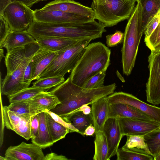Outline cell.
<instances>
[{
  "mask_svg": "<svg viewBox=\"0 0 160 160\" xmlns=\"http://www.w3.org/2000/svg\"><path fill=\"white\" fill-rule=\"evenodd\" d=\"M95 132V129L93 124H91L88 126L85 130L83 135L92 136Z\"/></svg>",
  "mask_w": 160,
  "mask_h": 160,
  "instance_id": "cell-46",
  "label": "cell"
},
{
  "mask_svg": "<svg viewBox=\"0 0 160 160\" xmlns=\"http://www.w3.org/2000/svg\"><path fill=\"white\" fill-rule=\"evenodd\" d=\"M34 115H30L23 118L13 131L27 140L31 138V122Z\"/></svg>",
  "mask_w": 160,
  "mask_h": 160,
  "instance_id": "cell-34",
  "label": "cell"
},
{
  "mask_svg": "<svg viewBox=\"0 0 160 160\" xmlns=\"http://www.w3.org/2000/svg\"><path fill=\"white\" fill-rule=\"evenodd\" d=\"M130 118L148 122L155 121L137 108L123 103H109L108 118Z\"/></svg>",
  "mask_w": 160,
  "mask_h": 160,
  "instance_id": "cell-16",
  "label": "cell"
},
{
  "mask_svg": "<svg viewBox=\"0 0 160 160\" xmlns=\"http://www.w3.org/2000/svg\"><path fill=\"white\" fill-rule=\"evenodd\" d=\"M124 33L119 31H116L113 34L106 36V44L108 47H114L123 42Z\"/></svg>",
  "mask_w": 160,
  "mask_h": 160,
  "instance_id": "cell-37",
  "label": "cell"
},
{
  "mask_svg": "<svg viewBox=\"0 0 160 160\" xmlns=\"http://www.w3.org/2000/svg\"><path fill=\"white\" fill-rule=\"evenodd\" d=\"M47 91L32 86L25 88L13 95L7 96L10 103L31 99L37 94Z\"/></svg>",
  "mask_w": 160,
  "mask_h": 160,
  "instance_id": "cell-30",
  "label": "cell"
},
{
  "mask_svg": "<svg viewBox=\"0 0 160 160\" xmlns=\"http://www.w3.org/2000/svg\"><path fill=\"white\" fill-rule=\"evenodd\" d=\"M58 52L39 48L31 60L32 81L39 79L40 75L51 62Z\"/></svg>",
  "mask_w": 160,
  "mask_h": 160,
  "instance_id": "cell-17",
  "label": "cell"
},
{
  "mask_svg": "<svg viewBox=\"0 0 160 160\" xmlns=\"http://www.w3.org/2000/svg\"><path fill=\"white\" fill-rule=\"evenodd\" d=\"M135 0L137 2V0Z\"/></svg>",
  "mask_w": 160,
  "mask_h": 160,
  "instance_id": "cell-53",
  "label": "cell"
},
{
  "mask_svg": "<svg viewBox=\"0 0 160 160\" xmlns=\"http://www.w3.org/2000/svg\"><path fill=\"white\" fill-rule=\"evenodd\" d=\"M39 47L36 43L17 48L7 52L5 63L7 73L2 82L1 92L8 96L29 86L23 82L25 69Z\"/></svg>",
  "mask_w": 160,
  "mask_h": 160,
  "instance_id": "cell-2",
  "label": "cell"
},
{
  "mask_svg": "<svg viewBox=\"0 0 160 160\" xmlns=\"http://www.w3.org/2000/svg\"><path fill=\"white\" fill-rule=\"evenodd\" d=\"M144 135L126 136L127 140L126 143L122 148L126 150L152 155L145 142Z\"/></svg>",
  "mask_w": 160,
  "mask_h": 160,
  "instance_id": "cell-22",
  "label": "cell"
},
{
  "mask_svg": "<svg viewBox=\"0 0 160 160\" xmlns=\"http://www.w3.org/2000/svg\"><path fill=\"white\" fill-rule=\"evenodd\" d=\"M88 105V104H84L82 105L75 111L73 113L78 112L81 111L86 115L90 114L91 113V108Z\"/></svg>",
  "mask_w": 160,
  "mask_h": 160,
  "instance_id": "cell-45",
  "label": "cell"
},
{
  "mask_svg": "<svg viewBox=\"0 0 160 160\" xmlns=\"http://www.w3.org/2000/svg\"><path fill=\"white\" fill-rule=\"evenodd\" d=\"M2 112L3 121L5 126L7 128L13 131L23 118L31 115L11 111L8 109L7 106L2 107Z\"/></svg>",
  "mask_w": 160,
  "mask_h": 160,
  "instance_id": "cell-29",
  "label": "cell"
},
{
  "mask_svg": "<svg viewBox=\"0 0 160 160\" xmlns=\"http://www.w3.org/2000/svg\"><path fill=\"white\" fill-rule=\"evenodd\" d=\"M0 159L1 160H6V158H5V157H3L1 156L0 157Z\"/></svg>",
  "mask_w": 160,
  "mask_h": 160,
  "instance_id": "cell-50",
  "label": "cell"
},
{
  "mask_svg": "<svg viewBox=\"0 0 160 160\" xmlns=\"http://www.w3.org/2000/svg\"><path fill=\"white\" fill-rule=\"evenodd\" d=\"M68 123H71L78 130V133L82 135L86 128L91 124L93 125L91 113L86 115L81 111L72 114L68 119Z\"/></svg>",
  "mask_w": 160,
  "mask_h": 160,
  "instance_id": "cell-27",
  "label": "cell"
},
{
  "mask_svg": "<svg viewBox=\"0 0 160 160\" xmlns=\"http://www.w3.org/2000/svg\"><path fill=\"white\" fill-rule=\"evenodd\" d=\"M47 0H12V1L21 2L28 7L31 8L34 4L40 2L46 1Z\"/></svg>",
  "mask_w": 160,
  "mask_h": 160,
  "instance_id": "cell-44",
  "label": "cell"
},
{
  "mask_svg": "<svg viewBox=\"0 0 160 160\" xmlns=\"http://www.w3.org/2000/svg\"><path fill=\"white\" fill-rule=\"evenodd\" d=\"M122 136L145 135L160 128V123L130 118H118Z\"/></svg>",
  "mask_w": 160,
  "mask_h": 160,
  "instance_id": "cell-13",
  "label": "cell"
},
{
  "mask_svg": "<svg viewBox=\"0 0 160 160\" xmlns=\"http://www.w3.org/2000/svg\"><path fill=\"white\" fill-rule=\"evenodd\" d=\"M160 15V10H159V11L158 12Z\"/></svg>",
  "mask_w": 160,
  "mask_h": 160,
  "instance_id": "cell-51",
  "label": "cell"
},
{
  "mask_svg": "<svg viewBox=\"0 0 160 160\" xmlns=\"http://www.w3.org/2000/svg\"><path fill=\"white\" fill-rule=\"evenodd\" d=\"M116 88V84L113 83L96 88H86L73 83L69 76L50 91L60 102L50 111L68 123L69 117L78 109L84 104H92L112 94Z\"/></svg>",
  "mask_w": 160,
  "mask_h": 160,
  "instance_id": "cell-1",
  "label": "cell"
},
{
  "mask_svg": "<svg viewBox=\"0 0 160 160\" xmlns=\"http://www.w3.org/2000/svg\"><path fill=\"white\" fill-rule=\"evenodd\" d=\"M41 9L48 10H58L79 15L94 17L91 8L84 6L74 0H53Z\"/></svg>",
  "mask_w": 160,
  "mask_h": 160,
  "instance_id": "cell-15",
  "label": "cell"
},
{
  "mask_svg": "<svg viewBox=\"0 0 160 160\" xmlns=\"http://www.w3.org/2000/svg\"><path fill=\"white\" fill-rule=\"evenodd\" d=\"M142 6L143 29L160 10V0H137Z\"/></svg>",
  "mask_w": 160,
  "mask_h": 160,
  "instance_id": "cell-24",
  "label": "cell"
},
{
  "mask_svg": "<svg viewBox=\"0 0 160 160\" xmlns=\"http://www.w3.org/2000/svg\"><path fill=\"white\" fill-rule=\"evenodd\" d=\"M39 127V118L38 114L34 115L31 121V139L36 138L38 134Z\"/></svg>",
  "mask_w": 160,
  "mask_h": 160,
  "instance_id": "cell-41",
  "label": "cell"
},
{
  "mask_svg": "<svg viewBox=\"0 0 160 160\" xmlns=\"http://www.w3.org/2000/svg\"><path fill=\"white\" fill-rule=\"evenodd\" d=\"M108 96L101 98L92 104L91 113L95 134L103 131L104 124L108 118L109 103Z\"/></svg>",
  "mask_w": 160,
  "mask_h": 160,
  "instance_id": "cell-18",
  "label": "cell"
},
{
  "mask_svg": "<svg viewBox=\"0 0 160 160\" xmlns=\"http://www.w3.org/2000/svg\"><path fill=\"white\" fill-rule=\"evenodd\" d=\"M68 0L73 1V0Z\"/></svg>",
  "mask_w": 160,
  "mask_h": 160,
  "instance_id": "cell-52",
  "label": "cell"
},
{
  "mask_svg": "<svg viewBox=\"0 0 160 160\" xmlns=\"http://www.w3.org/2000/svg\"><path fill=\"white\" fill-rule=\"evenodd\" d=\"M0 61H1L2 58L4 57L3 53V50L2 48H0Z\"/></svg>",
  "mask_w": 160,
  "mask_h": 160,
  "instance_id": "cell-49",
  "label": "cell"
},
{
  "mask_svg": "<svg viewBox=\"0 0 160 160\" xmlns=\"http://www.w3.org/2000/svg\"><path fill=\"white\" fill-rule=\"evenodd\" d=\"M0 47L11 32L8 25L2 15L0 16Z\"/></svg>",
  "mask_w": 160,
  "mask_h": 160,
  "instance_id": "cell-39",
  "label": "cell"
},
{
  "mask_svg": "<svg viewBox=\"0 0 160 160\" xmlns=\"http://www.w3.org/2000/svg\"><path fill=\"white\" fill-rule=\"evenodd\" d=\"M92 40H80L70 47L58 52L41 73L39 79L53 76L64 77L73 69L82 54L85 48Z\"/></svg>",
  "mask_w": 160,
  "mask_h": 160,
  "instance_id": "cell-7",
  "label": "cell"
},
{
  "mask_svg": "<svg viewBox=\"0 0 160 160\" xmlns=\"http://www.w3.org/2000/svg\"><path fill=\"white\" fill-rule=\"evenodd\" d=\"M35 40L39 48L57 52L65 49L80 40L57 37H41Z\"/></svg>",
  "mask_w": 160,
  "mask_h": 160,
  "instance_id": "cell-20",
  "label": "cell"
},
{
  "mask_svg": "<svg viewBox=\"0 0 160 160\" xmlns=\"http://www.w3.org/2000/svg\"><path fill=\"white\" fill-rule=\"evenodd\" d=\"M12 2V0H0V16L4 9Z\"/></svg>",
  "mask_w": 160,
  "mask_h": 160,
  "instance_id": "cell-47",
  "label": "cell"
},
{
  "mask_svg": "<svg viewBox=\"0 0 160 160\" xmlns=\"http://www.w3.org/2000/svg\"><path fill=\"white\" fill-rule=\"evenodd\" d=\"M153 157L154 160H160V152Z\"/></svg>",
  "mask_w": 160,
  "mask_h": 160,
  "instance_id": "cell-48",
  "label": "cell"
},
{
  "mask_svg": "<svg viewBox=\"0 0 160 160\" xmlns=\"http://www.w3.org/2000/svg\"><path fill=\"white\" fill-rule=\"evenodd\" d=\"M111 51L101 42L89 43L69 76L72 82L82 87L91 77L106 72L110 65Z\"/></svg>",
  "mask_w": 160,
  "mask_h": 160,
  "instance_id": "cell-3",
  "label": "cell"
},
{
  "mask_svg": "<svg viewBox=\"0 0 160 160\" xmlns=\"http://www.w3.org/2000/svg\"><path fill=\"white\" fill-rule=\"evenodd\" d=\"M31 101L44 110L50 111L60 103L57 97L50 92L43 91L34 96Z\"/></svg>",
  "mask_w": 160,
  "mask_h": 160,
  "instance_id": "cell-23",
  "label": "cell"
},
{
  "mask_svg": "<svg viewBox=\"0 0 160 160\" xmlns=\"http://www.w3.org/2000/svg\"><path fill=\"white\" fill-rule=\"evenodd\" d=\"M36 40L27 31L11 32L0 47L6 48L7 52L15 48L36 43Z\"/></svg>",
  "mask_w": 160,
  "mask_h": 160,
  "instance_id": "cell-19",
  "label": "cell"
},
{
  "mask_svg": "<svg viewBox=\"0 0 160 160\" xmlns=\"http://www.w3.org/2000/svg\"><path fill=\"white\" fill-rule=\"evenodd\" d=\"M45 112L48 113L55 121L69 129L70 132H76L78 133V130L73 126L71 123L66 122L60 117L50 111L45 110Z\"/></svg>",
  "mask_w": 160,
  "mask_h": 160,
  "instance_id": "cell-40",
  "label": "cell"
},
{
  "mask_svg": "<svg viewBox=\"0 0 160 160\" xmlns=\"http://www.w3.org/2000/svg\"><path fill=\"white\" fill-rule=\"evenodd\" d=\"M94 141L95 152L94 160H107L108 146L105 134L99 132L96 134Z\"/></svg>",
  "mask_w": 160,
  "mask_h": 160,
  "instance_id": "cell-28",
  "label": "cell"
},
{
  "mask_svg": "<svg viewBox=\"0 0 160 160\" xmlns=\"http://www.w3.org/2000/svg\"><path fill=\"white\" fill-rule=\"evenodd\" d=\"M8 107L9 110L14 112L31 115L45 112L32 102L31 99L10 103Z\"/></svg>",
  "mask_w": 160,
  "mask_h": 160,
  "instance_id": "cell-25",
  "label": "cell"
},
{
  "mask_svg": "<svg viewBox=\"0 0 160 160\" xmlns=\"http://www.w3.org/2000/svg\"><path fill=\"white\" fill-rule=\"evenodd\" d=\"M42 148L32 143L23 142L16 146H11L5 151L6 160H43Z\"/></svg>",
  "mask_w": 160,
  "mask_h": 160,
  "instance_id": "cell-12",
  "label": "cell"
},
{
  "mask_svg": "<svg viewBox=\"0 0 160 160\" xmlns=\"http://www.w3.org/2000/svg\"><path fill=\"white\" fill-rule=\"evenodd\" d=\"M126 27L121 48L122 62L123 74L129 75L135 63L138 48L144 33L142 6L138 1Z\"/></svg>",
  "mask_w": 160,
  "mask_h": 160,
  "instance_id": "cell-4",
  "label": "cell"
},
{
  "mask_svg": "<svg viewBox=\"0 0 160 160\" xmlns=\"http://www.w3.org/2000/svg\"><path fill=\"white\" fill-rule=\"evenodd\" d=\"M46 113L50 135L55 143L65 138L66 135L70 132V130L68 128L55 121L48 113L46 112Z\"/></svg>",
  "mask_w": 160,
  "mask_h": 160,
  "instance_id": "cell-26",
  "label": "cell"
},
{
  "mask_svg": "<svg viewBox=\"0 0 160 160\" xmlns=\"http://www.w3.org/2000/svg\"><path fill=\"white\" fill-rule=\"evenodd\" d=\"M68 159L65 156L62 155H58L57 154L51 152L44 156L43 160H68Z\"/></svg>",
  "mask_w": 160,
  "mask_h": 160,
  "instance_id": "cell-43",
  "label": "cell"
},
{
  "mask_svg": "<svg viewBox=\"0 0 160 160\" xmlns=\"http://www.w3.org/2000/svg\"><path fill=\"white\" fill-rule=\"evenodd\" d=\"M135 0H92L91 7L95 19L110 27L129 19L134 8Z\"/></svg>",
  "mask_w": 160,
  "mask_h": 160,
  "instance_id": "cell-6",
  "label": "cell"
},
{
  "mask_svg": "<svg viewBox=\"0 0 160 160\" xmlns=\"http://www.w3.org/2000/svg\"><path fill=\"white\" fill-rule=\"evenodd\" d=\"M38 115L39 122L38 134L36 138L31 139L32 142L45 148L52 145L54 142L50 135L46 112H42Z\"/></svg>",
  "mask_w": 160,
  "mask_h": 160,
  "instance_id": "cell-21",
  "label": "cell"
},
{
  "mask_svg": "<svg viewBox=\"0 0 160 160\" xmlns=\"http://www.w3.org/2000/svg\"><path fill=\"white\" fill-rule=\"evenodd\" d=\"M64 77H50L40 78L32 83V86L41 88L47 91L61 84L65 81Z\"/></svg>",
  "mask_w": 160,
  "mask_h": 160,
  "instance_id": "cell-32",
  "label": "cell"
},
{
  "mask_svg": "<svg viewBox=\"0 0 160 160\" xmlns=\"http://www.w3.org/2000/svg\"><path fill=\"white\" fill-rule=\"evenodd\" d=\"M160 23V15L158 13L148 23L144 29L145 38L149 36Z\"/></svg>",
  "mask_w": 160,
  "mask_h": 160,
  "instance_id": "cell-38",
  "label": "cell"
},
{
  "mask_svg": "<svg viewBox=\"0 0 160 160\" xmlns=\"http://www.w3.org/2000/svg\"><path fill=\"white\" fill-rule=\"evenodd\" d=\"M108 97L109 103H123L131 106L160 123V107L148 104L132 94L122 92H113Z\"/></svg>",
  "mask_w": 160,
  "mask_h": 160,
  "instance_id": "cell-11",
  "label": "cell"
},
{
  "mask_svg": "<svg viewBox=\"0 0 160 160\" xmlns=\"http://www.w3.org/2000/svg\"><path fill=\"white\" fill-rule=\"evenodd\" d=\"M104 132L108 146L107 160L116 154L121 140L123 137L118 118H108L104 126Z\"/></svg>",
  "mask_w": 160,
  "mask_h": 160,
  "instance_id": "cell-14",
  "label": "cell"
},
{
  "mask_svg": "<svg viewBox=\"0 0 160 160\" xmlns=\"http://www.w3.org/2000/svg\"><path fill=\"white\" fill-rule=\"evenodd\" d=\"M1 15L11 32L27 31L34 21V11L18 2H12L4 9Z\"/></svg>",
  "mask_w": 160,
  "mask_h": 160,
  "instance_id": "cell-8",
  "label": "cell"
},
{
  "mask_svg": "<svg viewBox=\"0 0 160 160\" xmlns=\"http://www.w3.org/2000/svg\"><path fill=\"white\" fill-rule=\"evenodd\" d=\"M149 77L146 84L147 101L160 104V52H151L148 58Z\"/></svg>",
  "mask_w": 160,
  "mask_h": 160,
  "instance_id": "cell-9",
  "label": "cell"
},
{
  "mask_svg": "<svg viewBox=\"0 0 160 160\" xmlns=\"http://www.w3.org/2000/svg\"><path fill=\"white\" fill-rule=\"evenodd\" d=\"M34 20L52 23L85 22L95 20L94 17L79 15L58 10L36 9L34 10Z\"/></svg>",
  "mask_w": 160,
  "mask_h": 160,
  "instance_id": "cell-10",
  "label": "cell"
},
{
  "mask_svg": "<svg viewBox=\"0 0 160 160\" xmlns=\"http://www.w3.org/2000/svg\"><path fill=\"white\" fill-rule=\"evenodd\" d=\"M117 160H152V156L119 148L117 152Z\"/></svg>",
  "mask_w": 160,
  "mask_h": 160,
  "instance_id": "cell-33",
  "label": "cell"
},
{
  "mask_svg": "<svg viewBox=\"0 0 160 160\" xmlns=\"http://www.w3.org/2000/svg\"><path fill=\"white\" fill-rule=\"evenodd\" d=\"M32 64L31 61L25 69L23 79V82L29 86L32 81Z\"/></svg>",
  "mask_w": 160,
  "mask_h": 160,
  "instance_id": "cell-42",
  "label": "cell"
},
{
  "mask_svg": "<svg viewBox=\"0 0 160 160\" xmlns=\"http://www.w3.org/2000/svg\"><path fill=\"white\" fill-rule=\"evenodd\" d=\"M144 42L151 52H160V23L149 36L145 38Z\"/></svg>",
  "mask_w": 160,
  "mask_h": 160,
  "instance_id": "cell-35",
  "label": "cell"
},
{
  "mask_svg": "<svg viewBox=\"0 0 160 160\" xmlns=\"http://www.w3.org/2000/svg\"><path fill=\"white\" fill-rule=\"evenodd\" d=\"M144 138L153 157L160 152V128L146 134Z\"/></svg>",
  "mask_w": 160,
  "mask_h": 160,
  "instance_id": "cell-31",
  "label": "cell"
},
{
  "mask_svg": "<svg viewBox=\"0 0 160 160\" xmlns=\"http://www.w3.org/2000/svg\"><path fill=\"white\" fill-rule=\"evenodd\" d=\"M106 72H101L93 76L86 82L83 87L88 89H94L103 86Z\"/></svg>",
  "mask_w": 160,
  "mask_h": 160,
  "instance_id": "cell-36",
  "label": "cell"
},
{
  "mask_svg": "<svg viewBox=\"0 0 160 160\" xmlns=\"http://www.w3.org/2000/svg\"><path fill=\"white\" fill-rule=\"evenodd\" d=\"M35 39L41 37H57L81 40L88 38L90 28L88 23H52L34 21L27 31Z\"/></svg>",
  "mask_w": 160,
  "mask_h": 160,
  "instance_id": "cell-5",
  "label": "cell"
}]
</instances>
